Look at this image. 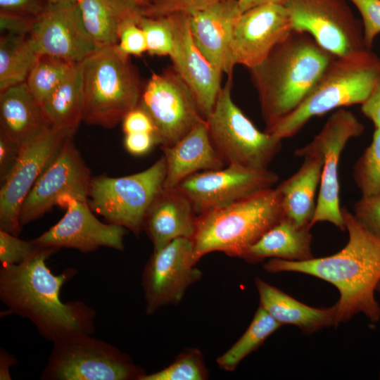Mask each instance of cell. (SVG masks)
I'll use <instances>...</instances> for the list:
<instances>
[{"instance_id":"43","label":"cell","mask_w":380,"mask_h":380,"mask_svg":"<svg viewBox=\"0 0 380 380\" xmlns=\"http://www.w3.org/2000/svg\"><path fill=\"white\" fill-rule=\"evenodd\" d=\"M122 128L125 134L140 132L155 134V127L151 118L139 106L126 114L122 120Z\"/></svg>"},{"instance_id":"33","label":"cell","mask_w":380,"mask_h":380,"mask_svg":"<svg viewBox=\"0 0 380 380\" xmlns=\"http://www.w3.org/2000/svg\"><path fill=\"white\" fill-rule=\"evenodd\" d=\"M354 181L362 196L380 193V128H376L371 144L353 167Z\"/></svg>"},{"instance_id":"42","label":"cell","mask_w":380,"mask_h":380,"mask_svg":"<svg viewBox=\"0 0 380 380\" xmlns=\"http://www.w3.org/2000/svg\"><path fill=\"white\" fill-rule=\"evenodd\" d=\"M48 4L47 0H0V12L36 18Z\"/></svg>"},{"instance_id":"32","label":"cell","mask_w":380,"mask_h":380,"mask_svg":"<svg viewBox=\"0 0 380 380\" xmlns=\"http://www.w3.org/2000/svg\"><path fill=\"white\" fill-rule=\"evenodd\" d=\"M75 65L59 58L48 55L39 56L25 83L31 94L40 105L63 82Z\"/></svg>"},{"instance_id":"11","label":"cell","mask_w":380,"mask_h":380,"mask_svg":"<svg viewBox=\"0 0 380 380\" xmlns=\"http://www.w3.org/2000/svg\"><path fill=\"white\" fill-rule=\"evenodd\" d=\"M363 132V125L352 112L338 108L309 144L295 151V156L300 158L312 153H319L323 157L319 191L312 227L319 222H328L341 231H346L340 206L338 163L347 142Z\"/></svg>"},{"instance_id":"23","label":"cell","mask_w":380,"mask_h":380,"mask_svg":"<svg viewBox=\"0 0 380 380\" xmlns=\"http://www.w3.org/2000/svg\"><path fill=\"white\" fill-rule=\"evenodd\" d=\"M166 163L164 188L177 187L189 176L224 167L210 141L205 120L171 146L160 147Z\"/></svg>"},{"instance_id":"13","label":"cell","mask_w":380,"mask_h":380,"mask_svg":"<svg viewBox=\"0 0 380 380\" xmlns=\"http://www.w3.org/2000/svg\"><path fill=\"white\" fill-rule=\"evenodd\" d=\"M72 139L68 137L64 141L24 199L18 217L21 227L56 205L64 207L70 199L88 202L90 171Z\"/></svg>"},{"instance_id":"22","label":"cell","mask_w":380,"mask_h":380,"mask_svg":"<svg viewBox=\"0 0 380 380\" xmlns=\"http://www.w3.org/2000/svg\"><path fill=\"white\" fill-rule=\"evenodd\" d=\"M196 217L190 200L177 186L163 187L151 203L143 224L153 251L177 238L192 239Z\"/></svg>"},{"instance_id":"50","label":"cell","mask_w":380,"mask_h":380,"mask_svg":"<svg viewBox=\"0 0 380 380\" xmlns=\"http://www.w3.org/2000/svg\"><path fill=\"white\" fill-rule=\"evenodd\" d=\"M49 4H58L61 2H77V0H47Z\"/></svg>"},{"instance_id":"40","label":"cell","mask_w":380,"mask_h":380,"mask_svg":"<svg viewBox=\"0 0 380 380\" xmlns=\"http://www.w3.org/2000/svg\"><path fill=\"white\" fill-rule=\"evenodd\" d=\"M354 216L372 234L380 239V193L362 196L353 207Z\"/></svg>"},{"instance_id":"49","label":"cell","mask_w":380,"mask_h":380,"mask_svg":"<svg viewBox=\"0 0 380 380\" xmlns=\"http://www.w3.org/2000/svg\"><path fill=\"white\" fill-rule=\"evenodd\" d=\"M125 1L133 3L134 4L137 5L138 7H139L141 9L146 7L147 6L148 1V0H125Z\"/></svg>"},{"instance_id":"25","label":"cell","mask_w":380,"mask_h":380,"mask_svg":"<svg viewBox=\"0 0 380 380\" xmlns=\"http://www.w3.org/2000/svg\"><path fill=\"white\" fill-rule=\"evenodd\" d=\"M299 170L276 188L282 198L286 217L300 227H310L313 219L316 203L315 196L320 184L323 157L319 153L308 154Z\"/></svg>"},{"instance_id":"51","label":"cell","mask_w":380,"mask_h":380,"mask_svg":"<svg viewBox=\"0 0 380 380\" xmlns=\"http://www.w3.org/2000/svg\"><path fill=\"white\" fill-rule=\"evenodd\" d=\"M376 291H377L378 293H380V281H379V283H378V284L376 286Z\"/></svg>"},{"instance_id":"34","label":"cell","mask_w":380,"mask_h":380,"mask_svg":"<svg viewBox=\"0 0 380 380\" xmlns=\"http://www.w3.org/2000/svg\"><path fill=\"white\" fill-rule=\"evenodd\" d=\"M208 371L201 352L196 348L184 350L167 367L152 374H145L140 380H205Z\"/></svg>"},{"instance_id":"47","label":"cell","mask_w":380,"mask_h":380,"mask_svg":"<svg viewBox=\"0 0 380 380\" xmlns=\"http://www.w3.org/2000/svg\"><path fill=\"white\" fill-rule=\"evenodd\" d=\"M18 362L13 355L9 354L4 349L0 350V379L11 380L10 369Z\"/></svg>"},{"instance_id":"44","label":"cell","mask_w":380,"mask_h":380,"mask_svg":"<svg viewBox=\"0 0 380 380\" xmlns=\"http://www.w3.org/2000/svg\"><path fill=\"white\" fill-rule=\"evenodd\" d=\"M124 144L127 151L131 154L141 156L148 153L154 145H158L153 133L126 134Z\"/></svg>"},{"instance_id":"18","label":"cell","mask_w":380,"mask_h":380,"mask_svg":"<svg viewBox=\"0 0 380 380\" xmlns=\"http://www.w3.org/2000/svg\"><path fill=\"white\" fill-rule=\"evenodd\" d=\"M292 30L283 4H261L241 13L232 30L231 51L234 65L249 70L257 66Z\"/></svg>"},{"instance_id":"12","label":"cell","mask_w":380,"mask_h":380,"mask_svg":"<svg viewBox=\"0 0 380 380\" xmlns=\"http://www.w3.org/2000/svg\"><path fill=\"white\" fill-rule=\"evenodd\" d=\"M284 6L293 30L309 34L331 54L343 56L367 49L362 21L346 0H286Z\"/></svg>"},{"instance_id":"10","label":"cell","mask_w":380,"mask_h":380,"mask_svg":"<svg viewBox=\"0 0 380 380\" xmlns=\"http://www.w3.org/2000/svg\"><path fill=\"white\" fill-rule=\"evenodd\" d=\"M138 106L151 118L160 147L173 146L205 120L192 91L173 68L151 75Z\"/></svg>"},{"instance_id":"29","label":"cell","mask_w":380,"mask_h":380,"mask_svg":"<svg viewBox=\"0 0 380 380\" xmlns=\"http://www.w3.org/2000/svg\"><path fill=\"white\" fill-rule=\"evenodd\" d=\"M49 127L75 134L83 121L84 93L81 64L77 63L63 82L41 105Z\"/></svg>"},{"instance_id":"30","label":"cell","mask_w":380,"mask_h":380,"mask_svg":"<svg viewBox=\"0 0 380 380\" xmlns=\"http://www.w3.org/2000/svg\"><path fill=\"white\" fill-rule=\"evenodd\" d=\"M39 56L28 36L1 34L0 92L25 82Z\"/></svg>"},{"instance_id":"7","label":"cell","mask_w":380,"mask_h":380,"mask_svg":"<svg viewBox=\"0 0 380 380\" xmlns=\"http://www.w3.org/2000/svg\"><path fill=\"white\" fill-rule=\"evenodd\" d=\"M232 77L221 88L205 119L215 149L224 163L267 169L281 148L282 139L258 130L232 100Z\"/></svg>"},{"instance_id":"36","label":"cell","mask_w":380,"mask_h":380,"mask_svg":"<svg viewBox=\"0 0 380 380\" xmlns=\"http://www.w3.org/2000/svg\"><path fill=\"white\" fill-rule=\"evenodd\" d=\"M44 247L38 246L33 240L24 241L6 231L0 229V262L1 265H18L25 262Z\"/></svg>"},{"instance_id":"27","label":"cell","mask_w":380,"mask_h":380,"mask_svg":"<svg viewBox=\"0 0 380 380\" xmlns=\"http://www.w3.org/2000/svg\"><path fill=\"white\" fill-rule=\"evenodd\" d=\"M311 227H300L284 216L250 246L242 258L248 262H258L267 258L291 261L313 258L311 251Z\"/></svg>"},{"instance_id":"15","label":"cell","mask_w":380,"mask_h":380,"mask_svg":"<svg viewBox=\"0 0 380 380\" xmlns=\"http://www.w3.org/2000/svg\"><path fill=\"white\" fill-rule=\"evenodd\" d=\"M193 253L191 238H177L153 251L141 281L148 315L163 306L178 304L186 289L201 279L202 272L196 267Z\"/></svg>"},{"instance_id":"38","label":"cell","mask_w":380,"mask_h":380,"mask_svg":"<svg viewBox=\"0 0 380 380\" xmlns=\"http://www.w3.org/2000/svg\"><path fill=\"white\" fill-rule=\"evenodd\" d=\"M141 16L125 22L120 29L117 47L125 55L140 56L147 51L144 33L138 25Z\"/></svg>"},{"instance_id":"46","label":"cell","mask_w":380,"mask_h":380,"mask_svg":"<svg viewBox=\"0 0 380 380\" xmlns=\"http://www.w3.org/2000/svg\"><path fill=\"white\" fill-rule=\"evenodd\" d=\"M362 113L380 128V80L368 99L361 105Z\"/></svg>"},{"instance_id":"9","label":"cell","mask_w":380,"mask_h":380,"mask_svg":"<svg viewBox=\"0 0 380 380\" xmlns=\"http://www.w3.org/2000/svg\"><path fill=\"white\" fill-rule=\"evenodd\" d=\"M166 163L163 156L146 170L128 176L91 179L88 204L109 223L138 236L146 215L163 188Z\"/></svg>"},{"instance_id":"41","label":"cell","mask_w":380,"mask_h":380,"mask_svg":"<svg viewBox=\"0 0 380 380\" xmlns=\"http://www.w3.org/2000/svg\"><path fill=\"white\" fill-rule=\"evenodd\" d=\"M36 18L0 12L1 34L29 36Z\"/></svg>"},{"instance_id":"16","label":"cell","mask_w":380,"mask_h":380,"mask_svg":"<svg viewBox=\"0 0 380 380\" xmlns=\"http://www.w3.org/2000/svg\"><path fill=\"white\" fill-rule=\"evenodd\" d=\"M279 177L267 169H253L238 164L226 168L196 172L177 187L190 200L196 215L272 188Z\"/></svg>"},{"instance_id":"1","label":"cell","mask_w":380,"mask_h":380,"mask_svg":"<svg viewBox=\"0 0 380 380\" xmlns=\"http://www.w3.org/2000/svg\"><path fill=\"white\" fill-rule=\"evenodd\" d=\"M57 251L44 247L25 262L0 268V299L8 312L30 320L39 333L53 343L80 334L92 335L96 317L95 311L82 301H61V288L77 270L68 268L53 274L46 261Z\"/></svg>"},{"instance_id":"28","label":"cell","mask_w":380,"mask_h":380,"mask_svg":"<svg viewBox=\"0 0 380 380\" xmlns=\"http://www.w3.org/2000/svg\"><path fill=\"white\" fill-rule=\"evenodd\" d=\"M84 25L99 47L116 45L122 25L141 15V8L125 0H77Z\"/></svg>"},{"instance_id":"35","label":"cell","mask_w":380,"mask_h":380,"mask_svg":"<svg viewBox=\"0 0 380 380\" xmlns=\"http://www.w3.org/2000/svg\"><path fill=\"white\" fill-rule=\"evenodd\" d=\"M138 25L144 33L147 52L152 56L170 57L174 50V34L168 15H141Z\"/></svg>"},{"instance_id":"5","label":"cell","mask_w":380,"mask_h":380,"mask_svg":"<svg viewBox=\"0 0 380 380\" xmlns=\"http://www.w3.org/2000/svg\"><path fill=\"white\" fill-rule=\"evenodd\" d=\"M379 80L380 56L371 49L335 56L300 105L265 132L281 139L291 137L314 117L362 105Z\"/></svg>"},{"instance_id":"31","label":"cell","mask_w":380,"mask_h":380,"mask_svg":"<svg viewBox=\"0 0 380 380\" xmlns=\"http://www.w3.org/2000/svg\"><path fill=\"white\" fill-rule=\"evenodd\" d=\"M281 325L260 305L244 334L217 359L218 366L225 371H234L245 357L258 348Z\"/></svg>"},{"instance_id":"45","label":"cell","mask_w":380,"mask_h":380,"mask_svg":"<svg viewBox=\"0 0 380 380\" xmlns=\"http://www.w3.org/2000/svg\"><path fill=\"white\" fill-rule=\"evenodd\" d=\"M20 147L15 142L0 134V174L2 179L13 167Z\"/></svg>"},{"instance_id":"2","label":"cell","mask_w":380,"mask_h":380,"mask_svg":"<svg viewBox=\"0 0 380 380\" xmlns=\"http://www.w3.org/2000/svg\"><path fill=\"white\" fill-rule=\"evenodd\" d=\"M347 244L334 255L304 261L272 258L263 266L271 273L296 272L307 274L332 284L340 298L336 326L357 313L372 323L380 319V305L374 293L380 281V239L368 231L346 208H341Z\"/></svg>"},{"instance_id":"14","label":"cell","mask_w":380,"mask_h":380,"mask_svg":"<svg viewBox=\"0 0 380 380\" xmlns=\"http://www.w3.org/2000/svg\"><path fill=\"white\" fill-rule=\"evenodd\" d=\"M74 134L49 127L20 147L18 156L0 189V229L18 236L21 205L64 141Z\"/></svg>"},{"instance_id":"24","label":"cell","mask_w":380,"mask_h":380,"mask_svg":"<svg viewBox=\"0 0 380 380\" xmlns=\"http://www.w3.org/2000/svg\"><path fill=\"white\" fill-rule=\"evenodd\" d=\"M49 127L25 82L0 92V134L20 147Z\"/></svg>"},{"instance_id":"19","label":"cell","mask_w":380,"mask_h":380,"mask_svg":"<svg viewBox=\"0 0 380 380\" xmlns=\"http://www.w3.org/2000/svg\"><path fill=\"white\" fill-rule=\"evenodd\" d=\"M65 207L67 210L61 220L33 239L38 246L75 248L84 253L102 246L123 250L126 228L99 220L87 201L70 199Z\"/></svg>"},{"instance_id":"20","label":"cell","mask_w":380,"mask_h":380,"mask_svg":"<svg viewBox=\"0 0 380 380\" xmlns=\"http://www.w3.org/2000/svg\"><path fill=\"white\" fill-rule=\"evenodd\" d=\"M174 34L172 68L192 91L205 119L211 113L222 88L220 72L196 46L189 27V14L168 15Z\"/></svg>"},{"instance_id":"37","label":"cell","mask_w":380,"mask_h":380,"mask_svg":"<svg viewBox=\"0 0 380 380\" xmlns=\"http://www.w3.org/2000/svg\"><path fill=\"white\" fill-rule=\"evenodd\" d=\"M224 0H148L141 9V15L147 17L167 16L176 13L191 14Z\"/></svg>"},{"instance_id":"48","label":"cell","mask_w":380,"mask_h":380,"mask_svg":"<svg viewBox=\"0 0 380 380\" xmlns=\"http://www.w3.org/2000/svg\"><path fill=\"white\" fill-rule=\"evenodd\" d=\"M286 0H238V4L241 13H243L253 7L265 4H283Z\"/></svg>"},{"instance_id":"21","label":"cell","mask_w":380,"mask_h":380,"mask_svg":"<svg viewBox=\"0 0 380 380\" xmlns=\"http://www.w3.org/2000/svg\"><path fill=\"white\" fill-rule=\"evenodd\" d=\"M241 13L238 0H224L189 15V27L196 46L228 77H232L235 66L231 51L232 30Z\"/></svg>"},{"instance_id":"8","label":"cell","mask_w":380,"mask_h":380,"mask_svg":"<svg viewBox=\"0 0 380 380\" xmlns=\"http://www.w3.org/2000/svg\"><path fill=\"white\" fill-rule=\"evenodd\" d=\"M144 370L113 345L89 334L53 342L44 380H140Z\"/></svg>"},{"instance_id":"39","label":"cell","mask_w":380,"mask_h":380,"mask_svg":"<svg viewBox=\"0 0 380 380\" xmlns=\"http://www.w3.org/2000/svg\"><path fill=\"white\" fill-rule=\"evenodd\" d=\"M349 1L361 15L365 44L371 49L375 37L380 34V0Z\"/></svg>"},{"instance_id":"26","label":"cell","mask_w":380,"mask_h":380,"mask_svg":"<svg viewBox=\"0 0 380 380\" xmlns=\"http://www.w3.org/2000/svg\"><path fill=\"white\" fill-rule=\"evenodd\" d=\"M260 305L282 325L293 324L305 333H313L324 327L336 326L337 307L316 308L308 306L280 289L255 279Z\"/></svg>"},{"instance_id":"6","label":"cell","mask_w":380,"mask_h":380,"mask_svg":"<svg viewBox=\"0 0 380 380\" xmlns=\"http://www.w3.org/2000/svg\"><path fill=\"white\" fill-rule=\"evenodd\" d=\"M80 64L85 123L111 128L138 106L139 72L117 44L97 48Z\"/></svg>"},{"instance_id":"17","label":"cell","mask_w":380,"mask_h":380,"mask_svg":"<svg viewBox=\"0 0 380 380\" xmlns=\"http://www.w3.org/2000/svg\"><path fill=\"white\" fill-rule=\"evenodd\" d=\"M28 37L39 55L75 64L98 48L84 25L77 2L49 3L36 17Z\"/></svg>"},{"instance_id":"3","label":"cell","mask_w":380,"mask_h":380,"mask_svg":"<svg viewBox=\"0 0 380 380\" xmlns=\"http://www.w3.org/2000/svg\"><path fill=\"white\" fill-rule=\"evenodd\" d=\"M335 56L309 34L293 30L250 69L266 129L300 105Z\"/></svg>"},{"instance_id":"4","label":"cell","mask_w":380,"mask_h":380,"mask_svg":"<svg viewBox=\"0 0 380 380\" xmlns=\"http://www.w3.org/2000/svg\"><path fill=\"white\" fill-rule=\"evenodd\" d=\"M285 216L277 188L262 190L196 217L192 241L197 262L214 251L242 258L246 250Z\"/></svg>"}]
</instances>
